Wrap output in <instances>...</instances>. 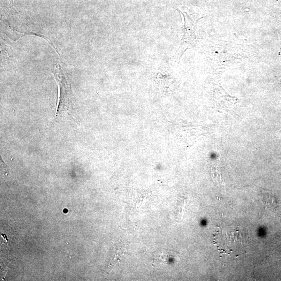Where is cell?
Instances as JSON below:
<instances>
[{
	"label": "cell",
	"mask_w": 281,
	"mask_h": 281,
	"mask_svg": "<svg viewBox=\"0 0 281 281\" xmlns=\"http://www.w3.org/2000/svg\"><path fill=\"white\" fill-rule=\"evenodd\" d=\"M53 74L58 83L59 87V96L56 111V119L62 118L66 116H70L74 119L73 115L75 111V104L72 91L61 66L59 65L56 66Z\"/></svg>",
	"instance_id": "cell-1"
},
{
	"label": "cell",
	"mask_w": 281,
	"mask_h": 281,
	"mask_svg": "<svg viewBox=\"0 0 281 281\" xmlns=\"http://www.w3.org/2000/svg\"><path fill=\"white\" fill-rule=\"evenodd\" d=\"M184 17L185 23L183 29V37H182V42L178 52V57H181L182 53L190 45L195 39V29L196 25L195 19L188 16L187 14H184L181 12Z\"/></svg>",
	"instance_id": "cell-2"
},
{
	"label": "cell",
	"mask_w": 281,
	"mask_h": 281,
	"mask_svg": "<svg viewBox=\"0 0 281 281\" xmlns=\"http://www.w3.org/2000/svg\"><path fill=\"white\" fill-rule=\"evenodd\" d=\"M262 201L265 206L270 209L275 210L278 207V201L271 193L265 192L262 195Z\"/></svg>",
	"instance_id": "cell-3"
},
{
	"label": "cell",
	"mask_w": 281,
	"mask_h": 281,
	"mask_svg": "<svg viewBox=\"0 0 281 281\" xmlns=\"http://www.w3.org/2000/svg\"><path fill=\"white\" fill-rule=\"evenodd\" d=\"M64 213H67V209H65V210H64Z\"/></svg>",
	"instance_id": "cell-4"
}]
</instances>
